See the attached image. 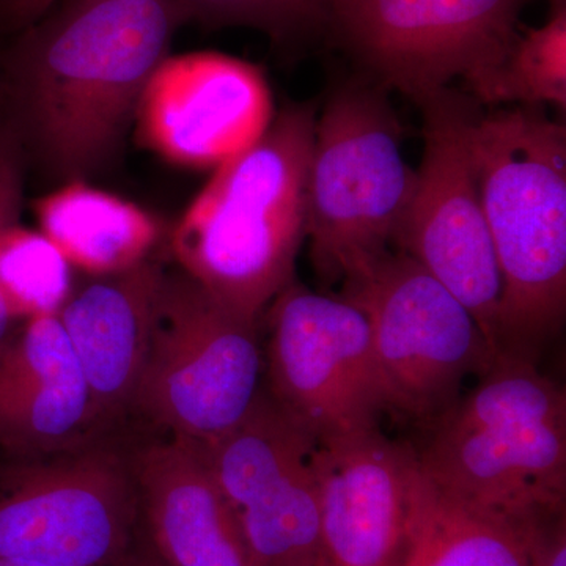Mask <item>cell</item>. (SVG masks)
Masks as SVG:
<instances>
[{
  "label": "cell",
  "instance_id": "6da1fadb",
  "mask_svg": "<svg viewBox=\"0 0 566 566\" xmlns=\"http://www.w3.org/2000/svg\"><path fill=\"white\" fill-rule=\"evenodd\" d=\"M181 24L175 0H74L0 52L3 115L21 147L76 178L111 158Z\"/></svg>",
  "mask_w": 566,
  "mask_h": 566
},
{
  "label": "cell",
  "instance_id": "7a4b0ae2",
  "mask_svg": "<svg viewBox=\"0 0 566 566\" xmlns=\"http://www.w3.org/2000/svg\"><path fill=\"white\" fill-rule=\"evenodd\" d=\"M315 123L314 104L286 106L251 148L218 167L175 227L182 273L245 322L256 324L294 281Z\"/></svg>",
  "mask_w": 566,
  "mask_h": 566
},
{
  "label": "cell",
  "instance_id": "3957f363",
  "mask_svg": "<svg viewBox=\"0 0 566 566\" xmlns=\"http://www.w3.org/2000/svg\"><path fill=\"white\" fill-rule=\"evenodd\" d=\"M472 153L501 273L499 354L536 363L565 319L566 128L542 106L480 112Z\"/></svg>",
  "mask_w": 566,
  "mask_h": 566
},
{
  "label": "cell",
  "instance_id": "277c9868",
  "mask_svg": "<svg viewBox=\"0 0 566 566\" xmlns=\"http://www.w3.org/2000/svg\"><path fill=\"white\" fill-rule=\"evenodd\" d=\"M428 430L417 461L444 493L520 526L565 516L566 394L534 360L495 357Z\"/></svg>",
  "mask_w": 566,
  "mask_h": 566
},
{
  "label": "cell",
  "instance_id": "5b68a950",
  "mask_svg": "<svg viewBox=\"0 0 566 566\" xmlns=\"http://www.w3.org/2000/svg\"><path fill=\"white\" fill-rule=\"evenodd\" d=\"M385 88L352 81L315 123L307 238L319 281L348 282L390 253L416 186Z\"/></svg>",
  "mask_w": 566,
  "mask_h": 566
},
{
  "label": "cell",
  "instance_id": "8992f818",
  "mask_svg": "<svg viewBox=\"0 0 566 566\" xmlns=\"http://www.w3.org/2000/svg\"><path fill=\"white\" fill-rule=\"evenodd\" d=\"M140 536L129 439L0 452V558L125 566Z\"/></svg>",
  "mask_w": 566,
  "mask_h": 566
},
{
  "label": "cell",
  "instance_id": "52a82bcc",
  "mask_svg": "<svg viewBox=\"0 0 566 566\" xmlns=\"http://www.w3.org/2000/svg\"><path fill=\"white\" fill-rule=\"evenodd\" d=\"M256 324L238 318L182 271H163L133 419L153 433L208 444L229 433L260 394Z\"/></svg>",
  "mask_w": 566,
  "mask_h": 566
},
{
  "label": "cell",
  "instance_id": "ba28073f",
  "mask_svg": "<svg viewBox=\"0 0 566 566\" xmlns=\"http://www.w3.org/2000/svg\"><path fill=\"white\" fill-rule=\"evenodd\" d=\"M370 323L389 411L430 424L461 397L469 376L495 360L474 316L406 253L390 252L344 283Z\"/></svg>",
  "mask_w": 566,
  "mask_h": 566
},
{
  "label": "cell",
  "instance_id": "9c48e42d",
  "mask_svg": "<svg viewBox=\"0 0 566 566\" xmlns=\"http://www.w3.org/2000/svg\"><path fill=\"white\" fill-rule=\"evenodd\" d=\"M423 158L395 245L471 312L497 357L502 282L472 153L480 103L452 88L419 104Z\"/></svg>",
  "mask_w": 566,
  "mask_h": 566
},
{
  "label": "cell",
  "instance_id": "30bf717a",
  "mask_svg": "<svg viewBox=\"0 0 566 566\" xmlns=\"http://www.w3.org/2000/svg\"><path fill=\"white\" fill-rule=\"evenodd\" d=\"M268 397L315 442L378 427L389 400L364 312L293 281L270 307Z\"/></svg>",
  "mask_w": 566,
  "mask_h": 566
},
{
  "label": "cell",
  "instance_id": "8fae6325",
  "mask_svg": "<svg viewBox=\"0 0 566 566\" xmlns=\"http://www.w3.org/2000/svg\"><path fill=\"white\" fill-rule=\"evenodd\" d=\"M526 0H324V24L367 80L422 104L504 61Z\"/></svg>",
  "mask_w": 566,
  "mask_h": 566
},
{
  "label": "cell",
  "instance_id": "7c38bea8",
  "mask_svg": "<svg viewBox=\"0 0 566 566\" xmlns=\"http://www.w3.org/2000/svg\"><path fill=\"white\" fill-rule=\"evenodd\" d=\"M199 446L240 521L255 566L327 562L312 471L315 441L264 390L229 433Z\"/></svg>",
  "mask_w": 566,
  "mask_h": 566
},
{
  "label": "cell",
  "instance_id": "4fadbf2b",
  "mask_svg": "<svg viewBox=\"0 0 566 566\" xmlns=\"http://www.w3.org/2000/svg\"><path fill=\"white\" fill-rule=\"evenodd\" d=\"M145 147L167 161L219 167L251 148L273 122V96L259 66L193 52L164 59L136 109Z\"/></svg>",
  "mask_w": 566,
  "mask_h": 566
},
{
  "label": "cell",
  "instance_id": "5bb4252c",
  "mask_svg": "<svg viewBox=\"0 0 566 566\" xmlns=\"http://www.w3.org/2000/svg\"><path fill=\"white\" fill-rule=\"evenodd\" d=\"M415 447L378 427L315 442L319 528L333 566H394L403 543Z\"/></svg>",
  "mask_w": 566,
  "mask_h": 566
},
{
  "label": "cell",
  "instance_id": "9a60e30c",
  "mask_svg": "<svg viewBox=\"0 0 566 566\" xmlns=\"http://www.w3.org/2000/svg\"><path fill=\"white\" fill-rule=\"evenodd\" d=\"M144 543L164 566H255L197 442L153 433L129 442Z\"/></svg>",
  "mask_w": 566,
  "mask_h": 566
},
{
  "label": "cell",
  "instance_id": "2e32d148",
  "mask_svg": "<svg viewBox=\"0 0 566 566\" xmlns=\"http://www.w3.org/2000/svg\"><path fill=\"white\" fill-rule=\"evenodd\" d=\"M163 271L147 260L122 273L92 275L73 286L59 311L98 438H128Z\"/></svg>",
  "mask_w": 566,
  "mask_h": 566
},
{
  "label": "cell",
  "instance_id": "e0dca14e",
  "mask_svg": "<svg viewBox=\"0 0 566 566\" xmlns=\"http://www.w3.org/2000/svg\"><path fill=\"white\" fill-rule=\"evenodd\" d=\"M92 439L99 438L87 387L61 319H22L0 345V452H48Z\"/></svg>",
  "mask_w": 566,
  "mask_h": 566
},
{
  "label": "cell",
  "instance_id": "ac0fdd59",
  "mask_svg": "<svg viewBox=\"0 0 566 566\" xmlns=\"http://www.w3.org/2000/svg\"><path fill=\"white\" fill-rule=\"evenodd\" d=\"M527 527L444 493L417 461L394 566H528Z\"/></svg>",
  "mask_w": 566,
  "mask_h": 566
},
{
  "label": "cell",
  "instance_id": "d6986e66",
  "mask_svg": "<svg viewBox=\"0 0 566 566\" xmlns=\"http://www.w3.org/2000/svg\"><path fill=\"white\" fill-rule=\"evenodd\" d=\"M40 232L71 266L92 275L132 270L147 262L158 222L132 202L76 180L35 202Z\"/></svg>",
  "mask_w": 566,
  "mask_h": 566
},
{
  "label": "cell",
  "instance_id": "ffe728a7",
  "mask_svg": "<svg viewBox=\"0 0 566 566\" xmlns=\"http://www.w3.org/2000/svg\"><path fill=\"white\" fill-rule=\"evenodd\" d=\"M465 85L480 104H553L565 111L566 7L553 11L542 28L516 36L504 61Z\"/></svg>",
  "mask_w": 566,
  "mask_h": 566
},
{
  "label": "cell",
  "instance_id": "44dd1931",
  "mask_svg": "<svg viewBox=\"0 0 566 566\" xmlns=\"http://www.w3.org/2000/svg\"><path fill=\"white\" fill-rule=\"evenodd\" d=\"M57 245L18 221L0 230V290L20 322L57 315L73 292V273Z\"/></svg>",
  "mask_w": 566,
  "mask_h": 566
},
{
  "label": "cell",
  "instance_id": "7402d4cb",
  "mask_svg": "<svg viewBox=\"0 0 566 566\" xmlns=\"http://www.w3.org/2000/svg\"><path fill=\"white\" fill-rule=\"evenodd\" d=\"M181 22L252 28L283 41L322 24L324 0H175Z\"/></svg>",
  "mask_w": 566,
  "mask_h": 566
},
{
  "label": "cell",
  "instance_id": "603a6c76",
  "mask_svg": "<svg viewBox=\"0 0 566 566\" xmlns=\"http://www.w3.org/2000/svg\"><path fill=\"white\" fill-rule=\"evenodd\" d=\"M22 175H24V151L17 133L2 114L0 115V230L7 223L20 219ZM20 323L0 290V345L10 337Z\"/></svg>",
  "mask_w": 566,
  "mask_h": 566
},
{
  "label": "cell",
  "instance_id": "cb8c5ba5",
  "mask_svg": "<svg viewBox=\"0 0 566 566\" xmlns=\"http://www.w3.org/2000/svg\"><path fill=\"white\" fill-rule=\"evenodd\" d=\"M528 566H566V520L535 521L527 527Z\"/></svg>",
  "mask_w": 566,
  "mask_h": 566
},
{
  "label": "cell",
  "instance_id": "d4e9b609",
  "mask_svg": "<svg viewBox=\"0 0 566 566\" xmlns=\"http://www.w3.org/2000/svg\"><path fill=\"white\" fill-rule=\"evenodd\" d=\"M51 0H2L0 3V29L20 31L31 25Z\"/></svg>",
  "mask_w": 566,
  "mask_h": 566
},
{
  "label": "cell",
  "instance_id": "484cf974",
  "mask_svg": "<svg viewBox=\"0 0 566 566\" xmlns=\"http://www.w3.org/2000/svg\"><path fill=\"white\" fill-rule=\"evenodd\" d=\"M125 566H164L161 562L158 560L155 556H153L151 551L148 549L147 545L142 542V536H139V543H137L136 549L132 554V557L128 558Z\"/></svg>",
  "mask_w": 566,
  "mask_h": 566
},
{
  "label": "cell",
  "instance_id": "4316f807",
  "mask_svg": "<svg viewBox=\"0 0 566 566\" xmlns=\"http://www.w3.org/2000/svg\"><path fill=\"white\" fill-rule=\"evenodd\" d=\"M0 566H36V565L22 564V562L7 560V558H0Z\"/></svg>",
  "mask_w": 566,
  "mask_h": 566
},
{
  "label": "cell",
  "instance_id": "83f0119b",
  "mask_svg": "<svg viewBox=\"0 0 566 566\" xmlns=\"http://www.w3.org/2000/svg\"><path fill=\"white\" fill-rule=\"evenodd\" d=\"M551 6H553V11L565 9L566 0H549Z\"/></svg>",
  "mask_w": 566,
  "mask_h": 566
},
{
  "label": "cell",
  "instance_id": "f1b7e54d",
  "mask_svg": "<svg viewBox=\"0 0 566 566\" xmlns=\"http://www.w3.org/2000/svg\"><path fill=\"white\" fill-rule=\"evenodd\" d=\"M3 114V91H2V77H0V115Z\"/></svg>",
  "mask_w": 566,
  "mask_h": 566
},
{
  "label": "cell",
  "instance_id": "f546056e",
  "mask_svg": "<svg viewBox=\"0 0 566 566\" xmlns=\"http://www.w3.org/2000/svg\"><path fill=\"white\" fill-rule=\"evenodd\" d=\"M319 566H333V565H331L329 562H324V564H322Z\"/></svg>",
  "mask_w": 566,
  "mask_h": 566
},
{
  "label": "cell",
  "instance_id": "4dcf8cb0",
  "mask_svg": "<svg viewBox=\"0 0 566 566\" xmlns=\"http://www.w3.org/2000/svg\"><path fill=\"white\" fill-rule=\"evenodd\" d=\"M0 3H2V0H0Z\"/></svg>",
  "mask_w": 566,
  "mask_h": 566
}]
</instances>
